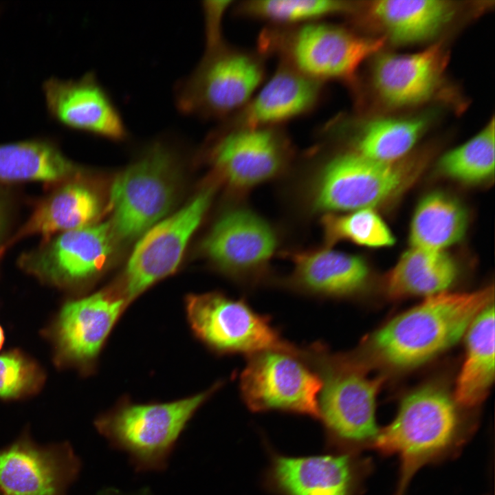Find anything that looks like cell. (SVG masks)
Returning <instances> with one entry per match:
<instances>
[{
	"label": "cell",
	"instance_id": "19",
	"mask_svg": "<svg viewBox=\"0 0 495 495\" xmlns=\"http://www.w3.org/2000/svg\"><path fill=\"white\" fill-rule=\"evenodd\" d=\"M446 61V50L440 43L412 54H379L372 67L373 87L389 107L423 104L440 87Z\"/></svg>",
	"mask_w": 495,
	"mask_h": 495
},
{
	"label": "cell",
	"instance_id": "16",
	"mask_svg": "<svg viewBox=\"0 0 495 495\" xmlns=\"http://www.w3.org/2000/svg\"><path fill=\"white\" fill-rule=\"evenodd\" d=\"M364 469L352 452L296 457L270 450L264 485L276 495H355Z\"/></svg>",
	"mask_w": 495,
	"mask_h": 495
},
{
	"label": "cell",
	"instance_id": "6",
	"mask_svg": "<svg viewBox=\"0 0 495 495\" xmlns=\"http://www.w3.org/2000/svg\"><path fill=\"white\" fill-rule=\"evenodd\" d=\"M264 76L258 56L222 42L206 48L193 71L177 83L176 106L187 116L224 118L246 106Z\"/></svg>",
	"mask_w": 495,
	"mask_h": 495
},
{
	"label": "cell",
	"instance_id": "18",
	"mask_svg": "<svg viewBox=\"0 0 495 495\" xmlns=\"http://www.w3.org/2000/svg\"><path fill=\"white\" fill-rule=\"evenodd\" d=\"M292 268L276 281L284 289L317 299H342L360 293L368 280L362 258L329 246L285 252Z\"/></svg>",
	"mask_w": 495,
	"mask_h": 495
},
{
	"label": "cell",
	"instance_id": "20",
	"mask_svg": "<svg viewBox=\"0 0 495 495\" xmlns=\"http://www.w3.org/2000/svg\"><path fill=\"white\" fill-rule=\"evenodd\" d=\"M79 175L52 186L9 243L32 235L43 239L94 223L102 209L98 191Z\"/></svg>",
	"mask_w": 495,
	"mask_h": 495
},
{
	"label": "cell",
	"instance_id": "35",
	"mask_svg": "<svg viewBox=\"0 0 495 495\" xmlns=\"http://www.w3.org/2000/svg\"><path fill=\"white\" fill-rule=\"evenodd\" d=\"M8 244H3L1 246H0V259L4 255L6 251V249L8 247Z\"/></svg>",
	"mask_w": 495,
	"mask_h": 495
},
{
	"label": "cell",
	"instance_id": "5",
	"mask_svg": "<svg viewBox=\"0 0 495 495\" xmlns=\"http://www.w3.org/2000/svg\"><path fill=\"white\" fill-rule=\"evenodd\" d=\"M220 386L172 402H124L100 416L95 426L112 448L127 454L136 471H162L190 419Z\"/></svg>",
	"mask_w": 495,
	"mask_h": 495
},
{
	"label": "cell",
	"instance_id": "27",
	"mask_svg": "<svg viewBox=\"0 0 495 495\" xmlns=\"http://www.w3.org/2000/svg\"><path fill=\"white\" fill-rule=\"evenodd\" d=\"M468 227V214L451 195L433 192L418 204L412 219L409 239L412 247L443 251L459 241Z\"/></svg>",
	"mask_w": 495,
	"mask_h": 495
},
{
	"label": "cell",
	"instance_id": "8",
	"mask_svg": "<svg viewBox=\"0 0 495 495\" xmlns=\"http://www.w3.org/2000/svg\"><path fill=\"white\" fill-rule=\"evenodd\" d=\"M266 33L261 44L265 50H278L285 63L316 81L349 80L363 63L378 54L386 40L366 38L342 27L313 21L287 32Z\"/></svg>",
	"mask_w": 495,
	"mask_h": 495
},
{
	"label": "cell",
	"instance_id": "34",
	"mask_svg": "<svg viewBox=\"0 0 495 495\" xmlns=\"http://www.w3.org/2000/svg\"><path fill=\"white\" fill-rule=\"evenodd\" d=\"M11 214V199L6 192L0 188V246L8 230Z\"/></svg>",
	"mask_w": 495,
	"mask_h": 495
},
{
	"label": "cell",
	"instance_id": "7",
	"mask_svg": "<svg viewBox=\"0 0 495 495\" xmlns=\"http://www.w3.org/2000/svg\"><path fill=\"white\" fill-rule=\"evenodd\" d=\"M176 170L173 153L158 142L116 177L109 196L110 224L116 236L140 238L163 219L177 197Z\"/></svg>",
	"mask_w": 495,
	"mask_h": 495
},
{
	"label": "cell",
	"instance_id": "24",
	"mask_svg": "<svg viewBox=\"0 0 495 495\" xmlns=\"http://www.w3.org/2000/svg\"><path fill=\"white\" fill-rule=\"evenodd\" d=\"M81 170L50 140L0 144V183L41 182L52 186L80 175Z\"/></svg>",
	"mask_w": 495,
	"mask_h": 495
},
{
	"label": "cell",
	"instance_id": "3",
	"mask_svg": "<svg viewBox=\"0 0 495 495\" xmlns=\"http://www.w3.org/2000/svg\"><path fill=\"white\" fill-rule=\"evenodd\" d=\"M425 160L382 162L348 151L323 158L302 185L304 205L312 214L372 208L404 192L417 180Z\"/></svg>",
	"mask_w": 495,
	"mask_h": 495
},
{
	"label": "cell",
	"instance_id": "22",
	"mask_svg": "<svg viewBox=\"0 0 495 495\" xmlns=\"http://www.w3.org/2000/svg\"><path fill=\"white\" fill-rule=\"evenodd\" d=\"M321 94L320 82L285 63L244 107L238 126L271 127L297 118L312 110Z\"/></svg>",
	"mask_w": 495,
	"mask_h": 495
},
{
	"label": "cell",
	"instance_id": "10",
	"mask_svg": "<svg viewBox=\"0 0 495 495\" xmlns=\"http://www.w3.org/2000/svg\"><path fill=\"white\" fill-rule=\"evenodd\" d=\"M278 244L274 226L252 209L237 204L217 219L202 248L220 272L252 289L269 282Z\"/></svg>",
	"mask_w": 495,
	"mask_h": 495
},
{
	"label": "cell",
	"instance_id": "33",
	"mask_svg": "<svg viewBox=\"0 0 495 495\" xmlns=\"http://www.w3.org/2000/svg\"><path fill=\"white\" fill-rule=\"evenodd\" d=\"M230 1H206L203 2L205 17L206 48L223 42L221 36V21L223 13L230 6Z\"/></svg>",
	"mask_w": 495,
	"mask_h": 495
},
{
	"label": "cell",
	"instance_id": "28",
	"mask_svg": "<svg viewBox=\"0 0 495 495\" xmlns=\"http://www.w3.org/2000/svg\"><path fill=\"white\" fill-rule=\"evenodd\" d=\"M424 116L376 118L362 124L355 136L353 151L382 162L407 157L428 127Z\"/></svg>",
	"mask_w": 495,
	"mask_h": 495
},
{
	"label": "cell",
	"instance_id": "36",
	"mask_svg": "<svg viewBox=\"0 0 495 495\" xmlns=\"http://www.w3.org/2000/svg\"><path fill=\"white\" fill-rule=\"evenodd\" d=\"M3 333L2 329L0 327V348L3 344Z\"/></svg>",
	"mask_w": 495,
	"mask_h": 495
},
{
	"label": "cell",
	"instance_id": "25",
	"mask_svg": "<svg viewBox=\"0 0 495 495\" xmlns=\"http://www.w3.org/2000/svg\"><path fill=\"white\" fill-rule=\"evenodd\" d=\"M466 333V355L454 399L457 404L472 408L483 402L494 378V302L475 317Z\"/></svg>",
	"mask_w": 495,
	"mask_h": 495
},
{
	"label": "cell",
	"instance_id": "26",
	"mask_svg": "<svg viewBox=\"0 0 495 495\" xmlns=\"http://www.w3.org/2000/svg\"><path fill=\"white\" fill-rule=\"evenodd\" d=\"M458 274L456 261L444 251L411 247L389 272L386 289L394 298L428 297L445 292Z\"/></svg>",
	"mask_w": 495,
	"mask_h": 495
},
{
	"label": "cell",
	"instance_id": "11",
	"mask_svg": "<svg viewBox=\"0 0 495 495\" xmlns=\"http://www.w3.org/2000/svg\"><path fill=\"white\" fill-rule=\"evenodd\" d=\"M186 310L194 332L219 353L248 356L267 349L295 346L282 336L268 316L254 311L243 298L220 292L191 295L186 300Z\"/></svg>",
	"mask_w": 495,
	"mask_h": 495
},
{
	"label": "cell",
	"instance_id": "15",
	"mask_svg": "<svg viewBox=\"0 0 495 495\" xmlns=\"http://www.w3.org/2000/svg\"><path fill=\"white\" fill-rule=\"evenodd\" d=\"M80 468L69 443L41 445L25 430L0 449V495H67Z\"/></svg>",
	"mask_w": 495,
	"mask_h": 495
},
{
	"label": "cell",
	"instance_id": "21",
	"mask_svg": "<svg viewBox=\"0 0 495 495\" xmlns=\"http://www.w3.org/2000/svg\"><path fill=\"white\" fill-rule=\"evenodd\" d=\"M124 303V298L98 292L66 304L57 327L61 354L77 362L95 358Z\"/></svg>",
	"mask_w": 495,
	"mask_h": 495
},
{
	"label": "cell",
	"instance_id": "9",
	"mask_svg": "<svg viewBox=\"0 0 495 495\" xmlns=\"http://www.w3.org/2000/svg\"><path fill=\"white\" fill-rule=\"evenodd\" d=\"M239 391L252 412L280 411L319 419L322 382L305 361L301 346L272 349L247 356Z\"/></svg>",
	"mask_w": 495,
	"mask_h": 495
},
{
	"label": "cell",
	"instance_id": "23",
	"mask_svg": "<svg viewBox=\"0 0 495 495\" xmlns=\"http://www.w3.org/2000/svg\"><path fill=\"white\" fill-rule=\"evenodd\" d=\"M364 8L386 41L408 45L436 37L454 19L459 6L446 0H378Z\"/></svg>",
	"mask_w": 495,
	"mask_h": 495
},
{
	"label": "cell",
	"instance_id": "32",
	"mask_svg": "<svg viewBox=\"0 0 495 495\" xmlns=\"http://www.w3.org/2000/svg\"><path fill=\"white\" fill-rule=\"evenodd\" d=\"M42 377L38 368L16 352L0 355V397L17 398L36 390Z\"/></svg>",
	"mask_w": 495,
	"mask_h": 495
},
{
	"label": "cell",
	"instance_id": "2",
	"mask_svg": "<svg viewBox=\"0 0 495 495\" xmlns=\"http://www.w3.org/2000/svg\"><path fill=\"white\" fill-rule=\"evenodd\" d=\"M305 351L322 382L318 402L327 446L352 452L373 446L379 432L376 397L384 377H370L369 369L351 352L334 353L321 342L305 346Z\"/></svg>",
	"mask_w": 495,
	"mask_h": 495
},
{
	"label": "cell",
	"instance_id": "1",
	"mask_svg": "<svg viewBox=\"0 0 495 495\" xmlns=\"http://www.w3.org/2000/svg\"><path fill=\"white\" fill-rule=\"evenodd\" d=\"M494 287L468 293L442 292L393 318L353 351L368 369L410 368L454 344L475 317L494 302Z\"/></svg>",
	"mask_w": 495,
	"mask_h": 495
},
{
	"label": "cell",
	"instance_id": "14",
	"mask_svg": "<svg viewBox=\"0 0 495 495\" xmlns=\"http://www.w3.org/2000/svg\"><path fill=\"white\" fill-rule=\"evenodd\" d=\"M114 234L108 222L92 223L43 239L22 253L19 266L46 282L69 286L96 275L113 252Z\"/></svg>",
	"mask_w": 495,
	"mask_h": 495
},
{
	"label": "cell",
	"instance_id": "17",
	"mask_svg": "<svg viewBox=\"0 0 495 495\" xmlns=\"http://www.w3.org/2000/svg\"><path fill=\"white\" fill-rule=\"evenodd\" d=\"M43 94L50 115L60 124L114 140L126 137L118 109L93 72L77 79L49 78Z\"/></svg>",
	"mask_w": 495,
	"mask_h": 495
},
{
	"label": "cell",
	"instance_id": "29",
	"mask_svg": "<svg viewBox=\"0 0 495 495\" xmlns=\"http://www.w3.org/2000/svg\"><path fill=\"white\" fill-rule=\"evenodd\" d=\"M495 160L494 119L476 135L448 151L440 160L444 175L468 184H478L493 177Z\"/></svg>",
	"mask_w": 495,
	"mask_h": 495
},
{
	"label": "cell",
	"instance_id": "12",
	"mask_svg": "<svg viewBox=\"0 0 495 495\" xmlns=\"http://www.w3.org/2000/svg\"><path fill=\"white\" fill-rule=\"evenodd\" d=\"M210 143L212 166L236 195L280 176L293 156L291 142L275 126L223 128Z\"/></svg>",
	"mask_w": 495,
	"mask_h": 495
},
{
	"label": "cell",
	"instance_id": "31",
	"mask_svg": "<svg viewBox=\"0 0 495 495\" xmlns=\"http://www.w3.org/2000/svg\"><path fill=\"white\" fill-rule=\"evenodd\" d=\"M353 8L348 2L336 0H253L241 3L236 10L241 15L280 25H300Z\"/></svg>",
	"mask_w": 495,
	"mask_h": 495
},
{
	"label": "cell",
	"instance_id": "30",
	"mask_svg": "<svg viewBox=\"0 0 495 495\" xmlns=\"http://www.w3.org/2000/svg\"><path fill=\"white\" fill-rule=\"evenodd\" d=\"M320 224L326 246L341 241L382 248L390 246L395 238L380 215L372 208L322 216Z\"/></svg>",
	"mask_w": 495,
	"mask_h": 495
},
{
	"label": "cell",
	"instance_id": "13",
	"mask_svg": "<svg viewBox=\"0 0 495 495\" xmlns=\"http://www.w3.org/2000/svg\"><path fill=\"white\" fill-rule=\"evenodd\" d=\"M216 186L204 187L184 207L144 233L125 271L126 298L131 300L156 281L172 274L212 201Z\"/></svg>",
	"mask_w": 495,
	"mask_h": 495
},
{
	"label": "cell",
	"instance_id": "4",
	"mask_svg": "<svg viewBox=\"0 0 495 495\" xmlns=\"http://www.w3.org/2000/svg\"><path fill=\"white\" fill-rule=\"evenodd\" d=\"M456 404L440 386L426 385L407 395L392 422L379 430L373 446L400 459L396 495H403L419 469L450 453L465 440Z\"/></svg>",
	"mask_w": 495,
	"mask_h": 495
}]
</instances>
